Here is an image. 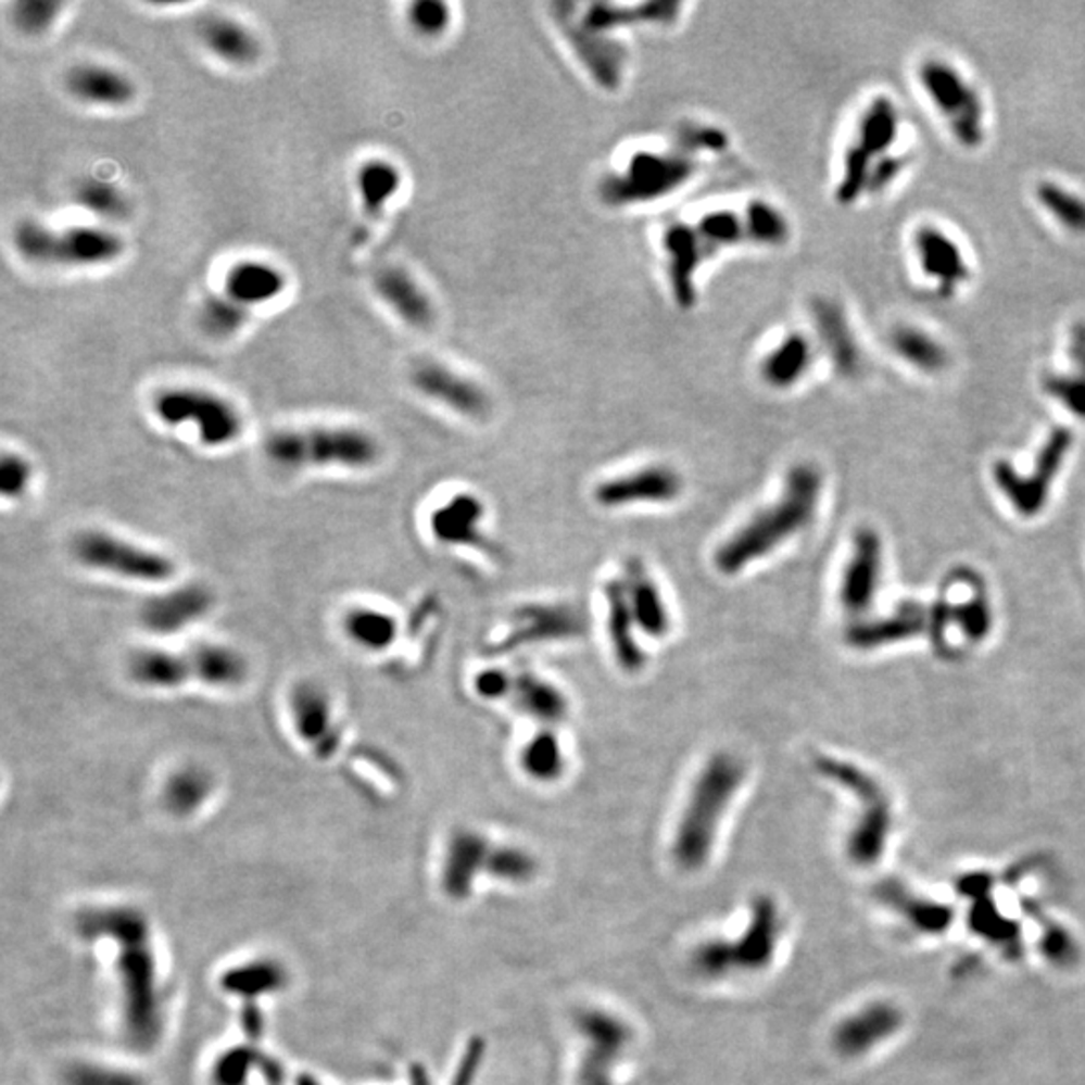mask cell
I'll use <instances>...</instances> for the list:
<instances>
[{
  "label": "cell",
  "instance_id": "obj_25",
  "mask_svg": "<svg viewBox=\"0 0 1085 1085\" xmlns=\"http://www.w3.org/2000/svg\"><path fill=\"white\" fill-rule=\"evenodd\" d=\"M603 600H605V630L617 666L628 673L642 671L647 661L645 649L638 640V633L642 631L631 614L630 602L619 577H614L605 583Z\"/></svg>",
  "mask_w": 1085,
  "mask_h": 1085
},
{
  "label": "cell",
  "instance_id": "obj_3",
  "mask_svg": "<svg viewBox=\"0 0 1085 1085\" xmlns=\"http://www.w3.org/2000/svg\"><path fill=\"white\" fill-rule=\"evenodd\" d=\"M746 777V764L732 752H716L699 768L671 832L670 858L678 871H706L720 843L723 820Z\"/></svg>",
  "mask_w": 1085,
  "mask_h": 1085
},
{
  "label": "cell",
  "instance_id": "obj_34",
  "mask_svg": "<svg viewBox=\"0 0 1085 1085\" xmlns=\"http://www.w3.org/2000/svg\"><path fill=\"white\" fill-rule=\"evenodd\" d=\"M510 697L517 710L527 714L545 728L562 723L569 714V699L550 680L537 676L535 671H521L513 676Z\"/></svg>",
  "mask_w": 1085,
  "mask_h": 1085
},
{
  "label": "cell",
  "instance_id": "obj_54",
  "mask_svg": "<svg viewBox=\"0 0 1085 1085\" xmlns=\"http://www.w3.org/2000/svg\"><path fill=\"white\" fill-rule=\"evenodd\" d=\"M475 692L484 699H499L510 696L513 692V676L501 668H489L477 673Z\"/></svg>",
  "mask_w": 1085,
  "mask_h": 1085
},
{
  "label": "cell",
  "instance_id": "obj_18",
  "mask_svg": "<svg viewBox=\"0 0 1085 1085\" xmlns=\"http://www.w3.org/2000/svg\"><path fill=\"white\" fill-rule=\"evenodd\" d=\"M411 382L430 401L470 418H484L491 411L487 392L467 376L458 375L441 362H416L411 370Z\"/></svg>",
  "mask_w": 1085,
  "mask_h": 1085
},
{
  "label": "cell",
  "instance_id": "obj_11",
  "mask_svg": "<svg viewBox=\"0 0 1085 1085\" xmlns=\"http://www.w3.org/2000/svg\"><path fill=\"white\" fill-rule=\"evenodd\" d=\"M900 131L898 109L888 97H876L865 109L857 125V137L844 153L843 177L836 188V201L848 205L867 193L872 167L891 153Z\"/></svg>",
  "mask_w": 1085,
  "mask_h": 1085
},
{
  "label": "cell",
  "instance_id": "obj_50",
  "mask_svg": "<svg viewBox=\"0 0 1085 1085\" xmlns=\"http://www.w3.org/2000/svg\"><path fill=\"white\" fill-rule=\"evenodd\" d=\"M61 9V2L51 0H21L13 7L14 25L28 35H40L51 28Z\"/></svg>",
  "mask_w": 1085,
  "mask_h": 1085
},
{
  "label": "cell",
  "instance_id": "obj_14",
  "mask_svg": "<svg viewBox=\"0 0 1085 1085\" xmlns=\"http://www.w3.org/2000/svg\"><path fill=\"white\" fill-rule=\"evenodd\" d=\"M585 630V616L569 603H527L510 614L507 631L493 645V654L505 656L531 645L576 640Z\"/></svg>",
  "mask_w": 1085,
  "mask_h": 1085
},
{
  "label": "cell",
  "instance_id": "obj_10",
  "mask_svg": "<svg viewBox=\"0 0 1085 1085\" xmlns=\"http://www.w3.org/2000/svg\"><path fill=\"white\" fill-rule=\"evenodd\" d=\"M919 80L952 137L963 148H981L985 141V105L961 71L943 59H926L919 68Z\"/></svg>",
  "mask_w": 1085,
  "mask_h": 1085
},
{
  "label": "cell",
  "instance_id": "obj_21",
  "mask_svg": "<svg viewBox=\"0 0 1085 1085\" xmlns=\"http://www.w3.org/2000/svg\"><path fill=\"white\" fill-rule=\"evenodd\" d=\"M810 314L818 342L832 368L844 378H857L865 370V356L843 306L832 298L820 295L812 300Z\"/></svg>",
  "mask_w": 1085,
  "mask_h": 1085
},
{
  "label": "cell",
  "instance_id": "obj_51",
  "mask_svg": "<svg viewBox=\"0 0 1085 1085\" xmlns=\"http://www.w3.org/2000/svg\"><path fill=\"white\" fill-rule=\"evenodd\" d=\"M33 481V467L25 456L4 453L0 461V493L4 499H18L27 493Z\"/></svg>",
  "mask_w": 1085,
  "mask_h": 1085
},
{
  "label": "cell",
  "instance_id": "obj_52",
  "mask_svg": "<svg viewBox=\"0 0 1085 1085\" xmlns=\"http://www.w3.org/2000/svg\"><path fill=\"white\" fill-rule=\"evenodd\" d=\"M678 149L683 153H697V151H722L728 146V135L718 127H706V125H682L676 134Z\"/></svg>",
  "mask_w": 1085,
  "mask_h": 1085
},
{
  "label": "cell",
  "instance_id": "obj_26",
  "mask_svg": "<svg viewBox=\"0 0 1085 1085\" xmlns=\"http://www.w3.org/2000/svg\"><path fill=\"white\" fill-rule=\"evenodd\" d=\"M484 503L472 493H456L430 515V533L451 547H475L487 550L489 541L484 537Z\"/></svg>",
  "mask_w": 1085,
  "mask_h": 1085
},
{
  "label": "cell",
  "instance_id": "obj_36",
  "mask_svg": "<svg viewBox=\"0 0 1085 1085\" xmlns=\"http://www.w3.org/2000/svg\"><path fill=\"white\" fill-rule=\"evenodd\" d=\"M862 803L865 812L858 818L855 829L848 832L846 855L857 865H871L883 855L891 831V815L884 794Z\"/></svg>",
  "mask_w": 1085,
  "mask_h": 1085
},
{
  "label": "cell",
  "instance_id": "obj_42",
  "mask_svg": "<svg viewBox=\"0 0 1085 1085\" xmlns=\"http://www.w3.org/2000/svg\"><path fill=\"white\" fill-rule=\"evenodd\" d=\"M344 631L366 652H384L399 635L396 617L373 607H354L344 616Z\"/></svg>",
  "mask_w": 1085,
  "mask_h": 1085
},
{
  "label": "cell",
  "instance_id": "obj_24",
  "mask_svg": "<svg viewBox=\"0 0 1085 1085\" xmlns=\"http://www.w3.org/2000/svg\"><path fill=\"white\" fill-rule=\"evenodd\" d=\"M619 579L628 595L631 614L643 635L652 640L666 638L671 631L670 607L645 563L638 557L626 559Z\"/></svg>",
  "mask_w": 1085,
  "mask_h": 1085
},
{
  "label": "cell",
  "instance_id": "obj_28",
  "mask_svg": "<svg viewBox=\"0 0 1085 1085\" xmlns=\"http://www.w3.org/2000/svg\"><path fill=\"white\" fill-rule=\"evenodd\" d=\"M65 87L80 103L97 108H125L135 99V83L117 68L83 63L71 68Z\"/></svg>",
  "mask_w": 1085,
  "mask_h": 1085
},
{
  "label": "cell",
  "instance_id": "obj_5",
  "mask_svg": "<svg viewBox=\"0 0 1085 1085\" xmlns=\"http://www.w3.org/2000/svg\"><path fill=\"white\" fill-rule=\"evenodd\" d=\"M264 453L281 469H370L380 456V444L356 427H306L272 432Z\"/></svg>",
  "mask_w": 1085,
  "mask_h": 1085
},
{
  "label": "cell",
  "instance_id": "obj_31",
  "mask_svg": "<svg viewBox=\"0 0 1085 1085\" xmlns=\"http://www.w3.org/2000/svg\"><path fill=\"white\" fill-rule=\"evenodd\" d=\"M664 250L668 254V276L671 294L680 308L696 304V274L704 264L696 231L692 224H671L664 234Z\"/></svg>",
  "mask_w": 1085,
  "mask_h": 1085
},
{
  "label": "cell",
  "instance_id": "obj_19",
  "mask_svg": "<svg viewBox=\"0 0 1085 1085\" xmlns=\"http://www.w3.org/2000/svg\"><path fill=\"white\" fill-rule=\"evenodd\" d=\"M493 848L495 843L475 829L451 834L442 860V886L449 897H469L481 876L491 879Z\"/></svg>",
  "mask_w": 1085,
  "mask_h": 1085
},
{
  "label": "cell",
  "instance_id": "obj_15",
  "mask_svg": "<svg viewBox=\"0 0 1085 1085\" xmlns=\"http://www.w3.org/2000/svg\"><path fill=\"white\" fill-rule=\"evenodd\" d=\"M683 493L682 475L668 465H647L600 482L593 491L603 509H623L638 505H668Z\"/></svg>",
  "mask_w": 1085,
  "mask_h": 1085
},
{
  "label": "cell",
  "instance_id": "obj_46",
  "mask_svg": "<svg viewBox=\"0 0 1085 1085\" xmlns=\"http://www.w3.org/2000/svg\"><path fill=\"white\" fill-rule=\"evenodd\" d=\"M250 310L231 302L228 295H212L200 310L201 330L212 338H229L248 321Z\"/></svg>",
  "mask_w": 1085,
  "mask_h": 1085
},
{
  "label": "cell",
  "instance_id": "obj_55",
  "mask_svg": "<svg viewBox=\"0 0 1085 1085\" xmlns=\"http://www.w3.org/2000/svg\"><path fill=\"white\" fill-rule=\"evenodd\" d=\"M1068 354L1072 361L1073 373L1085 376V320L1073 321L1070 328Z\"/></svg>",
  "mask_w": 1085,
  "mask_h": 1085
},
{
  "label": "cell",
  "instance_id": "obj_4",
  "mask_svg": "<svg viewBox=\"0 0 1085 1085\" xmlns=\"http://www.w3.org/2000/svg\"><path fill=\"white\" fill-rule=\"evenodd\" d=\"M129 678L148 690H175L188 683L238 687L248 678V661L228 645L201 643L188 649H139L129 657Z\"/></svg>",
  "mask_w": 1085,
  "mask_h": 1085
},
{
  "label": "cell",
  "instance_id": "obj_30",
  "mask_svg": "<svg viewBox=\"0 0 1085 1085\" xmlns=\"http://www.w3.org/2000/svg\"><path fill=\"white\" fill-rule=\"evenodd\" d=\"M195 33L210 53L236 67L252 65L262 54V45L254 33L226 14H203Z\"/></svg>",
  "mask_w": 1085,
  "mask_h": 1085
},
{
  "label": "cell",
  "instance_id": "obj_49",
  "mask_svg": "<svg viewBox=\"0 0 1085 1085\" xmlns=\"http://www.w3.org/2000/svg\"><path fill=\"white\" fill-rule=\"evenodd\" d=\"M406 18L416 35L434 39L451 25V9L441 0H418L408 7Z\"/></svg>",
  "mask_w": 1085,
  "mask_h": 1085
},
{
  "label": "cell",
  "instance_id": "obj_27",
  "mask_svg": "<svg viewBox=\"0 0 1085 1085\" xmlns=\"http://www.w3.org/2000/svg\"><path fill=\"white\" fill-rule=\"evenodd\" d=\"M212 605V591L203 585H184L149 600L141 609V621L157 635H172L207 616Z\"/></svg>",
  "mask_w": 1085,
  "mask_h": 1085
},
{
  "label": "cell",
  "instance_id": "obj_37",
  "mask_svg": "<svg viewBox=\"0 0 1085 1085\" xmlns=\"http://www.w3.org/2000/svg\"><path fill=\"white\" fill-rule=\"evenodd\" d=\"M697 243H699V254L702 260H711L714 255L720 254L722 250L742 245V243H754V229L746 212H734V210H718L699 217V222L694 224Z\"/></svg>",
  "mask_w": 1085,
  "mask_h": 1085
},
{
  "label": "cell",
  "instance_id": "obj_6",
  "mask_svg": "<svg viewBox=\"0 0 1085 1085\" xmlns=\"http://www.w3.org/2000/svg\"><path fill=\"white\" fill-rule=\"evenodd\" d=\"M576 1073L571 1085H631L626 1068L638 1044L628 1015L605 1005L581 1007L573 1018Z\"/></svg>",
  "mask_w": 1085,
  "mask_h": 1085
},
{
  "label": "cell",
  "instance_id": "obj_38",
  "mask_svg": "<svg viewBox=\"0 0 1085 1085\" xmlns=\"http://www.w3.org/2000/svg\"><path fill=\"white\" fill-rule=\"evenodd\" d=\"M812 356L815 350L806 336L800 332L784 336L762 361L764 380L774 389H791L808 373Z\"/></svg>",
  "mask_w": 1085,
  "mask_h": 1085
},
{
  "label": "cell",
  "instance_id": "obj_7",
  "mask_svg": "<svg viewBox=\"0 0 1085 1085\" xmlns=\"http://www.w3.org/2000/svg\"><path fill=\"white\" fill-rule=\"evenodd\" d=\"M13 243L23 260L37 266H103L125 252V241L111 229H51L33 219L14 228Z\"/></svg>",
  "mask_w": 1085,
  "mask_h": 1085
},
{
  "label": "cell",
  "instance_id": "obj_47",
  "mask_svg": "<svg viewBox=\"0 0 1085 1085\" xmlns=\"http://www.w3.org/2000/svg\"><path fill=\"white\" fill-rule=\"evenodd\" d=\"M1042 389L1068 413L1085 420V376L1077 373H1047Z\"/></svg>",
  "mask_w": 1085,
  "mask_h": 1085
},
{
  "label": "cell",
  "instance_id": "obj_48",
  "mask_svg": "<svg viewBox=\"0 0 1085 1085\" xmlns=\"http://www.w3.org/2000/svg\"><path fill=\"white\" fill-rule=\"evenodd\" d=\"M951 623L961 630L969 642H983L992 631V607L985 600V593L951 607Z\"/></svg>",
  "mask_w": 1085,
  "mask_h": 1085
},
{
  "label": "cell",
  "instance_id": "obj_32",
  "mask_svg": "<svg viewBox=\"0 0 1085 1085\" xmlns=\"http://www.w3.org/2000/svg\"><path fill=\"white\" fill-rule=\"evenodd\" d=\"M286 290V276L281 269L266 264L245 260L229 269L224 281V295L245 310L272 302Z\"/></svg>",
  "mask_w": 1085,
  "mask_h": 1085
},
{
  "label": "cell",
  "instance_id": "obj_1",
  "mask_svg": "<svg viewBox=\"0 0 1085 1085\" xmlns=\"http://www.w3.org/2000/svg\"><path fill=\"white\" fill-rule=\"evenodd\" d=\"M786 931L777 898L754 895L732 923L697 938L687 951V967L710 985L754 981L777 964Z\"/></svg>",
  "mask_w": 1085,
  "mask_h": 1085
},
{
  "label": "cell",
  "instance_id": "obj_35",
  "mask_svg": "<svg viewBox=\"0 0 1085 1085\" xmlns=\"http://www.w3.org/2000/svg\"><path fill=\"white\" fill-rule=\"evenodd\" d=\"M678 2H643L635 7L611 4V2H595L590 4L581 23L597 33H609L614 28L631 27V25H671L680 13Z\"/></svg>",
  "mask_w": 1085,
  "mask_h": 1085
},
{
  "label": "cell",
  "instance_id": "obj_17",
  "mask_svg": "<svg viewBox=\"0 0 1085 1085\" xmlns=\"http://www.w3.org/2000/svg\"><path fill=\"white\" fill-rule=\"evenodd\" d=\"M569 11L571 4H555V18L569 45L573 47L583 67L590 71L595 83L607 91H616L623 79V63L628 56L623 45L609 39L605 33L585 27L581 21H576Z\"/></svg>",
  "mask_w": 1085,
  "mask_h": 1085
},
{
  "label": "cell",
  "instance_id": "obj_45",
  "mask_svg": "<svg viewBox=\"0 0 1085 1085\" xmlns=\"http://www.w3.org/2000/svg\"><path fill=\"white\" fill-rule=\"evenodd\" d=\"M75 201L87 212L103 219H125L129 215V200L115 184L99 177L83 179L73 193Z\"/></svg>",
  "mask_w": 1085,
  "mask_h": 1085
},
{
  "label": "cell",
  "instance_id": "obj_29",
  "mask_svg": "<svg viewBox=\"0 0 1085 1085\" xmlns=\"http://www.w3.org/2000/svg\"><path fill=\"white\" fill-rule=\"evenodd\" d=\"M375 292L401 320L413 328L425 330L434 321V308L429 295L404 268L387 266L378 269Z\"/></svg>",
  "mask_w": 1085,
  "mask_h": 1085
},
{
  "label": "cell",
  "instance_id": "obj_8",
  "mask_svg": "<svg viewBox=\"0 0 1085 1085\" xmlns=\"http://www.w3.org/2000/svg\"><path fill=\"white\" fill-rule=\"evenodd\" d=\"M696 169V160L680 149L670 153L638 151L623 172L603 179L600 195L611 207L649 203L685 186Z\"/></svg>",
  "mask_w": 1085,
  "mask_h": 1085
},
{
  "label": "cell",
  "instance_id": "obj_44",
  "mask_svg": "<svg viewBox=\"0 0 1085 1085\" xmlns=\"http://www.w3.org/2000/svg\"><path fill=\"white\" fill-rule=\"evenodd\" d=\"M1035 200L1059 226L1075 236H1085V200L1056 181H1039Z\"/></svg>",
  "mask_w": 1085,
  "mask_h": 1085
},
{
  "label": "cell",
  "instance_id": "obj_39",
  "mask_svg": "<svg viewBox=\"0 0 1085 1085\" xmlns=\"http://www.w3.org/2000/svg\"><path fill=\"white\" fill-rule=\"evenodd\" d=\"M888 344L900 361L924 375H938L949 366L947 349L917 326H898L888 336Z\"/></svg>",
  "mask_w": 1085,
  "mask_h": 1085
},
{
  "label": "cell",
  "instance_id": "obj_22",
  "mask_svg": "<svg viewBox=\"0 0 1085 1085\" xmlns=\"http://www.w3.org/2000/svg\"><path fill=\"white\" fill-rule=\"evenodd\" d=\"M290 716L298 737L320 758H330L340 748L330 697L316 683L295 685L290 696Z\"/></svg>",
  "mask_w": 1085,
  "mask_h": 1085
},
{
  "label": "cell",
  "instance_id": "obj_33",
  "mask_svg": "<svg viewBox=\"0 0 1085 1085\" xmlns=\"http://www.w3.org/2000/svg\"><path fill=\"white\" fill-rule=\"evenodd\" d=\"M923 631H929V611L919 603H903L893 616L850 628L846 642L857 649H874Z\"/></svg>",
  "mask_w": 1085,
  "mask_h": 1085
},
{
  "label": "cell",
  "instance_id": "obj_20",
  "mask_svg": "<svg viewBox=\"0 0 1085 1085\" xmlns=\"http://www.w3.org/2000/svg\"><path fill=\"white\" fill-rule=\"evenodd\" d=\"M912 248L919 268L926 280L935 283L938 295L951 298L971 278L961 245L937 226L917 229L912 236Z\"/></svg>",
  "mask_w": 1085,
  "mask_h": 1085
},
{
  "label": "cell",
  "instance_id": "obj_9",
  "mask_svg": "<svg viewBox=\"0 0 1085 1085\" xmlns=\"http://www.w3.org/2000/svg\"><path fill=\"white\" fill-rule=\"evenodd\" d=\"M151 411L167 427L193 425L201 444L222 449L238 441L243 432V418L231 401L210 390L175 387L157 392Z\"/></svg>",
  "mask_w": 1085,
  "mask_h": 1085
},
{
  "label": "cell",
  "instance_id": "obj_53",
  "mask_svg": "<svg viewBox=\"0 0 1085 1085\" xmlns=\"http://www.w3.org/2000/svg\"><path fill=\"white\" fill-rule=\"evenodd\" d=\"M909 165V157L905 155H893L888 153L883 160L876 161L869 177V193H881L883 189L891 188L897 181L905 167Z\"/></svg>",
  "mask_w": 1085,
  "mask_h": 1085
},
{
  "label": "cell",
  "instance_id": "obj_23",
  "mask_svg": "<svg viewBox=\"0 0 1085 1085\" xmlns=\"http://www.w3.org/2000/svg\"><path fill=\"white\" fill-rule=\"evenodd\" d=\"M881 577V539L872 529H860L846 563L841 583V603L848 616L865 614L879 588Z\"/></svg>",
  "mask_w": 1085,
  "mask_h": 1085
},
{
  "label": "cell",
  "instance_id": "obj_40",
  "mask_svg": "<svg viewBox=\"0 0 1085 1085\" xmlns=\"http://www.w3.org/2000/svg\"><path fill=\"white\" fill-rule=\"evenodd\" d=\"M402 175L394 163L387 160H368L356 172V189L361 195L362 212L366 219H376L401 189Z\"/></svg>",
  "mask_w": 1085,
  "mask_h": 1085
},
{
  "label": "cell",
  "instance_id": "obj_43",
  "mask_svg": "<svg viewBox=\"0 0 1085 1085\" xmlns=\"http://www.w3.org/2000/svg\"><path fill=\"white\" fill-rule=\"evenodd\" d=\"M214 788L212 777L200 766H186L174 772L165 782L163 800L175 815H191L207 800Z\"/></svg>",
  "mask_w": 1085,
  "mask_h": 1085
},
{
  "label": "cell",
  "instance_id": "obj_12",
  "mask_svg": "<svg viewBox=\"0 0 1085 1085\" xmlns=\"http://www.w3.org/2000/svg\"><path fill=\"white\" fill-rule=\"evenodd\" d=\"M73 555L87 569L137 583H163L175 576V562L165 553L105 531L79 533L73 539Z\"/></svg>",
  "mask_w": 1085,
  "mask_h": 1085
},
{
  "label": "cell",
  "instance_id": "obj_41",
  "mask_svg": "<svg viewBox=\"0 0 1085 1085\" xmlns=\"http://www.w3.org/2000/svg\"><path fill=\"white\" fill-rule=\"evenodd\" d=\"M565 752L553 728L539 730L529 737L521 750L522 772L541 784L557 782L565 774Z\"/></svg>",
  "mask_w": 1085,
  "mask_h": 1085
},
{
  "label": "cell",
  "instance_id": "obj_2",
  "mask_svg": "<svg viewBox=\"0 0 1085 1085\" xmlns=\"http://www.w3.org/2000/svg\"><path fill=\"white\" fill-rule=\"evenodd\" d=\"M822 475L815 465H794L774 503L756 510L714 553V567L726 577L740 576L786 541L800 535L817 515Z\"/></svg>",
  "mask_w": 1085,
  "mask_h": 1085
},
{
  "label": "cell",
  "instance_id": "obj_16",
  "mask_svg": "<svg viewBox=\"0 0 1085 1085\" xmlns=\"http://www.w3.org/2000/svg\"><path fill=\"white\" fill-rule=\"evenodd\" d=\"M903 1030V1011L888 1001H871L838 1019L832 1027V1049L844 1059L871 1056Z\"/></svg>",
  "mask_w": 1085,
  "mask_h": 1085
},
{
  "label": "cell",
  "instance_id": "obj_13",
  "mask_svg": "<svg viewBox=\"0 0 1085 1085\" xmlns=\"http://www.w3.org/2000/svg\"><path fill=\"white\" fill-rule=\"evenodd\" d=\"M1072 444V430L1058 427L1049 432L1044 442L1032 475H1019L1007 461H997L993 465L995 484L1023 517H1033L1044 509L1051 481L1058 477Z\"/></svg>",
  "mask_w": 1085,
  "mask_h": 1085
}]
</instances>
